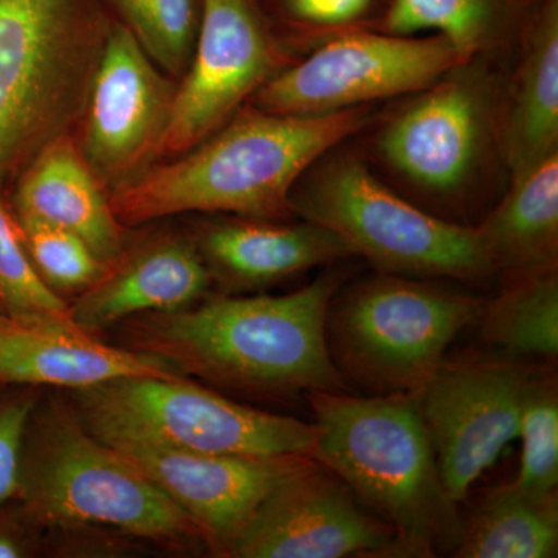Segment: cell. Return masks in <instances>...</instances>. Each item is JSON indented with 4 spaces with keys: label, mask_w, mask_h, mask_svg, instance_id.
Segmentation results:
<instances>
[{
    "label": "cell",
    "mask_w": 558,
    "mask_h": 558,
    "mask_svg": "<svg viewBox=\"0 0 558 558\" xmlns=\"http://www.w3.org/2000/svg\"><path fill=\"white\" fill-rule=\"evenodd\" d=\"M341 281L328 271L288 295H220L186 310L150 312L120 323L121 339L180 376L244 395L348 391L326 341L329 304Z\"/></svg>",
    "instance_id": "6da1fadb"
},
{
    "label": "cell",
    "mask_w": 558,
    "mask_h": 558,
    "mask_svg": "<svg viewBox=\"0 0 558 558\" xmlns=\"http://www.w3.org/2000/svg\"><path fill=\"white\" fill-rule=\"evenodd\" d=\"M371 120V106L312 117L245 106L174 161L110 190V204L124 227L182 213L288 220L299 180Z\"/></svg>",
    "instance_id": "7a4b0ae2"
},
{
    "label": "cell",
    "mask_w": 558,
    "mask_h": 558,
    "mask_svg": "<svg viewBox=\"0 0 558 558\" xmlns=\"http://www.w3.org/2000/svg\"><path fill=\"white\" fill-rule=\"evenodd\" d=\"M312 458L395 532L391 557H433L458 545L461 523L414 395L314 391Z\"/></svg>",
    "instance_id": "3957f363"
},
{
    "label": "cell",
    "mask_w": 558,
    "mask_h": 558,
    "mask_svg": "<svg viewBox=\"0 0 558 558\" xmlns=\"http://www.w3.org/2000/svg\"><path fill=\"white\" fill-rule=\"evenodd\" d=\"M17 499L44 527L112 529L172 553L207 548L197 524L58 396L38 400L28 418Z\"/></svg>",
    "instance_id": "277c9868"
},
{
    "label": "cell",
    "mask_w": 558,
    "mask_h": 558,
    "mask_svg": "<svg viewBox=\"0 0 558 558\" xmlns=\"http://www.w3.org/2000/svg\"><path fill=\"white\" fill-rule=\"evenodd\" d=\"M106 0H0V179L83 117L110 21Z\"/></svg>",
    "instance_id": "5b68a950"
},
{
    "label": "cell",
    "mask_w": 558,
    "mask_h": 558,
    "mask_svg": "<svg viewBox=\"0 0 558 558\" xmlns=\"http://www.w3.org/2000/svg\"><path fill=\"white\" fill-rule=\"evenodd\" d=\"M329 153L293 189V215L333 231L381 274L481 281L497 271L478 227L403 199L354 154Z\"/></svg>",
    "instance_id": "8992f818"
},
{
    "label": "cell",
    "mask_w": 558,
    "mask_h": 558,
    "mask_svg": "<svg viewBox=\"0 0 558 558\" xmlns=\"http://www.w3.org/2000/svg\"><path fill=\"white\" fill-rule=\"evenodd\" d=\"M424 278L381 274L337 290L326 341L341 379L369 396L414 395L444 363L447 348L475 323L483 300Z\"/></svg>",
    "instance_id": "52a82bcc"
},
{
    "label": "cell",
    "mask_w": 558,
    "mask_h": 558,
    "mask_svg": "<svg viewBox=\"0 0 558 558\" xmlns=\"http://www.w3.org/2000/svg\"><path fill=\"white\" fill-rule=\"evenodd\" d=\"M94 435L137 436L222 457H311L314 425L241 405L185 376L131 377L70 391Z\"/></svg>",
    "instance_id": "ba28073f"
},
{
    "label": "cell",
    "mask_w": 558,
    "mask_h": 558,
    "mask_svg": "<svg viewBox=\"0 0 558 558\" xmlns=\"http://www.w3.org/2000/svg\"><path fill=\"white\" fill-rule=\"evenodd\" d=\"M439 35L399 36L355 28L322 40L255 95L253 106L281 116H323L416 94L465 62Z\"/></svg>",
    "instance_id": "9c48e42d"
},
{
    "label": "cell",
    "mask_w": 558,
    "mask_h": 558,
    "mask_svg": "<svg viewBox=\"0 0 558 558\" xmlns=\"http://www.w3.org/2000/svg\"><path fill=\"white\" fill-rule=\"evenodd\" d=\"M497 124V86L486 57L461 62L384 124L376 138L380 160L413 189L433 197L469 189Z\"/></svg>",
    "instance_id": "30bf717a"
},
{
    "label": "cell",
    "mask_w": 558,
    "mask_h": 558,
    "mask_svg": "<svg viewBox=\"0 0 558 558\" xmlns=\"http://www.w3.org/2000/svg\"><path fill=\"white\" fill-rule=\"evenodd\" d=\"M286 62L259 0H201L196 44L159 157H178L215 134Z\"/></svg>",
    "instance_id": "8fae6325"
},
{
    "label": "cell",
    "mask_w": 558,
    "mask_h": 558,
    "mask_svg": "<svg viewBox=\"0 0 558 558\" xmlns=\"http://www.w3.org/2000/svg\"><path fill=\"white\" fill-rule=\"evenodd\" d=\"M175 87L112 17L92 75L81 153L108 191L134 179L159 157Z\"/></svg>",
    "instance_id": "7c38bea8"
},
{
    "label": "cell",
    "mask_w": 558,
    "mask_h": 558,
    "mask_svg": "<svg viewBox=\"0 0 558 558\" xmlns=\"http://www.w3.org/2000/svg\"><path fill=\"white\" fill-rule=\"evenodd\" d=\"M529 371L506 360L446 363L417 392L444 487L454 505L519 438Z\"/></svg>",
    "instance_id": "4fadbf2b"
},
{
    "label": "cell",
    "mask_w": 558,
    "mask_h": 558,
    "mask_svg": "<svg viewBox=\"0 0 558 558\" xmlns=\"http://www.w3.org/2000/svg\"><path fill=\"white\" fill-rule=\"evenodd\" d=\"M97 438L178 505L201 529L207 549L216 557H231L264 498L312 459L196 453L120 433Z\"/></svg>",
    "instance_id": "5bb4252c"
},
{
    "label": "cell",
    "mask_w": 558,
    "mask_h": 558,
    "mask_svg": "<svg viewBox=\"0 0 558 558\" xmlns=\"http://www.w3.org/2000/svg\"><path fill=\"white\" fill-rule=\"evenodd\" d=\"M392 545V529L312 458L264 498L231 557H391Z\"/></svg>",
    "instance_id": "9a60e30c"
},
{
    "label": "cell",
    "mask_w": 558,
    "mask_h": 558,
    "mask_svg": "<svg viewBox=\"0 0 558 558\" xmlns=\"http://www.w3.org/2000/svg\"><path fill=\"white\" fill-rule=\"evenodd\" d=\"M211 282L193 238L159 231L128 241L102 277L69 304V317L95 336L138 315L186 310L204 300Z\"/></svg>",
    "instance_id": "2e32d148"
},
{
    "label": "cell",
    "mask_w": 558,
    "mask_h": 558,
    "mask_svg": "<svg viewBox=\"0 0 558 558\" xmlns=\"http://www.w3.org/2000/svg\"><path fill=\"white\" fill-rule=\"evenodd\" d=\"M167 363L102 343L70 318L11 317L0 311V385L69 391L131 377H174Z\"/></svg>",
    "instance_id": "e0dca14e"
},
{
    "label": "cell",
    "mask_w": 558,
    "mask_h": 558,
    "mask_svg": "<svg viewBox=\"0 0 558 558\" xmlns=\"http://www.w3.org/2000/svg\"><path fill=\"white\" fill-rule=\"evenodd\" d=\"M208 220L193 234L211 281L234 292L277 284L354 255L333 231L304 220Z\"/></svg>",
    "instance_id": "ac0fdd59"
},
{
    "label": "cell",
    "mask_w": 558,
    "mask_h": 558,
    "mask_svg": "<svg viewBox=\"0 0 558 558\" xmlns=\"http://www.w3.org/2000/svg\"><path fill=\"white\" fill-rule=\"evenodd\" d=\"M11 211L76 234L108 266L128 242L108 189L70 134L44 146L20 172Z\"/></svg>",
    "instance_id": "d6986e66"
},
{
    "label": "cell",
    "mask_w": 558,
    "mask_h": 558,
    "mask_svg": "<svg viewBox=\"0 0 558 558\" xmlns=\"http://www.w3.org/2000/svg\"><path fill=\"white\" fill-rule=\"evenodd\" d=\"M526 28L502 128L510 179L558 153V0H542Z\"/></svg>",
    "instance_id": "ffe728a7"
},
{
    "label": "cell",
    "mask_w": 558,
    "mask_h": 558,
    "mask_svg": "<svg viewBox=\"0 0 558 558\" xmlns=\"http://www.w3.org/2000/svg\"><path fill=\"white\" fill-rule=\"evenodd\" d=\"M478 231L495 269L510 278L557 269L558 153L510 180Z\"/></svg>",
    "instance_id": "44dd1931"
},
{
    "label": "cell",
    "mask_w": 558,
    "mask_h": 558,
    "mask_svg": "<svg viewBox=\"0 0 558 558\" xmlns=\"http://www.w3.org/2000/svg\"><path fill=\"white\" fill-rule=\"evenodd\" d=\"M526 9L524 0H388L373 28L399 36L439 35L473 60L508 46Z\"/></svg>",
    "instance_id": "7402d4cb"
},
{
    "label": "cell",
    "mask_w": 558,
    "mask_h": 558,
    "mask_svg": "<svg viewBox=\"0 0 558 558\" xmlns=\"http://www.w3.org/2000/svg\"><path fill=\"white\" fill-rule=\"evenodd\" d=\"M558 553L557 494H527L515 484L494 488L461 529L458 558H553Z\"/></svg>",
    "instance_id": "603a6c76"
},
{
    "label": "cell",
    "mask_w": 558,
    "mask_h": 558,
    "mask_svg": "<svg viewBox=\"0 0 558 558\" xmlns=\"http://www.w3.org/2000/svg\"><path fill=\"white\" fill-rule=\"evenodd\" d=\"M484 339L512 355H558L557 269L510 278L501 295L481 311Z\"/></svg>",
    "instance_id": "cb8c5ba5"
},
{
    "label": "cell",
    "mask_w": 558,
    "mask_h": 558,
    "mask_svg": "<svg viewBox=\"0 0 558 558\" xmlns=\"http://www.w3.org/2000/svg\"><path fill=\"white\" fill-rule=\"evenodd\" d=\"M143 50L172 76L185 75L201 21V0H106Z\"/></svg>",
    "instance_id": "d4e9b609"
},
{
    "label": "cell",
    "mask_w": 558,
    "mask_h": 558,
    "mask_svg": "<svg viewBox=\"0 0 558 558\" xmlns=\"http://www.w3.org/2000/svg\"><path fill=\"white\" fill-rule=\"evenodd\" d=\"M517 439L521 440V461L512 483L538 497L557 494L558 388L553 373H529Z\"/></svg>",
    "instance_id": "484cf974"
},
{
    "label": "cell",
    "mask_w": 558,
    "mask_h": 558,
    "mask_svg": "<svg viewBox=\"0 0 558 558\" xmlns=\"http://www.w3.org/2000/svg\"><path fill=\"white\" fill-rule=\"evenodd\" d=\"M13 216L36 274L61 299L64 293L80 295L108 270V264L76 234L43 220Z\"/></svg>",
    "instance_id": "4316f807"
},
{
    "label": "cell",
    "mask_w": 558,
    "mask_h": 558,
    "mask_svg": "<svg viewBox=\"0 0 558 558\" xmlns=\"http://www.w3.org/2000/svg\"><path fill=\"white\" fill-rule=\"evenodd\" d=\"M0 179V311L11 317H69V303L47 288L36 274L13 211L3 201Z\"/></svg>",
    "instance_id": "83f0119b"
},
{
    "label": "cell",
    "mask_w": 558,
    "mask_h": 558,
    "mask_svg": "<svg viewBox=\"0 0 558 558\" xmlns=\"http://www.w3.org/2000/svg\"><path fill=\"white\" fill-rule=\"evenodd\" d=\"M377 5L379 0H270L279 22L312 47L339 33L368 28Z\"/></svg>",
    "instance_id": "f1b7e54d"
},
{
    "label": "cell",
    "mask_w": 558,
    "mask_h": 558,
    "mask_svg": "<svg viewBox=\"0 0 558 558\" xmlns=\"http://www.w3.org/2000/svg\"><path fill=\"white\" fill-rule=\"evenodd\" d=\"M36 402L33 392L0 398V502L20 497L22 447Z\"/></svg>",
    "instance_id": "f546056e"
},
{
    "label": "cell",
    "mask_w": 558,
    "mask_h": 558,
    "mask_svg": "<svg viewBox=\"0 0 558 558\" xmlns=\"http://www.w3.org/2000/svg\"><path fill=\"white\" fill-rule=\"evenodd\" d=\"M146 543L112 529L97 526L47 527L46 556L80 558L130 557Z\"/></svg>",
    "instance_id": "4dcf8cb0"
},
{
    "label": "cell",
    "mask_w": 558,
    "mask_h": 558,
    "mask_svg": "<svg viewBox=\"0 0 558 558\" xmlns=\"http://www.w3.org/2000/svg\"><path fill=\"white\" fill-rule=\"evenodd\" d=\"M47 527L20 499L0 502V558L46 557Z\"/></svg>",
    "instance_id": "1f68e13d"
},
{
    "label": "cell",
    "mask_w": 558,
    "mask_h": 558,
    "mask_svg": "<svg viewBox=\"0 0 558 558\" xmlns=\"http://www.w3.org/2000/svg\"><path fill=\"white\" fill-rule=\"evenodd\" d=\"M524 2H526V5L529 7V5H532V3L535 2V0H524Z\"/></svg>",
    "instance_id": "d6a6232c"
}]
</instances>
